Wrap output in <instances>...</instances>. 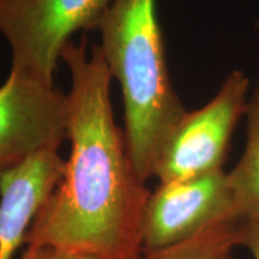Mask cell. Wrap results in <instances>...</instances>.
Wrapping results in <instances>:
<instances>
[{"mask_svg":"<svg viewBox=\"0 0 259 259\" xmlns=\"http://www.w3.org/2000/svg\"><path fill=\"white\" fill-rule=\"evenodd\" d=\"M258 27H259V22H258Z\"/></svg>","mask_w":259,"mask_h":259,"instance_id":"cell-12","label":"cell"},{"mask_svg":"<svg viewBox=\"0 0 259 259\" xmlns=\"http://www.w3.org/2000/svg\"><path fill=\"white\" fill-rule=\"evenodd\" d=\"M70 102L56 85L11 69L0 87V176L69 138Z\"/></svg>","mask_w":259,"mask_h":259,"instance_id":"cell-5","label":"cell"},{"mask_svg":"<svg viewBox=\"0 0 259 259\" xmlns=\"http://www.w3.org/2000/svg\"><path fill=\"white\" fill-rule=\"evenodd\" d=\"M241 221L220 220L178 244L143 251L138 259H234V248L240 246Z\"/></svg>","mask_w":259,"mask_h":259,"instance_id":"cell-9","label":"cell"},{"mask_svg":"<svg viewBox=\"0 0 259 259\" xmlns=\"http://www.w3.org/2000/svg\"><path fill=\"white\" fill-rule=\"evenodd\" d=\"M60 59L71 74L70 157L59 185L40 209L25 244L48 245L94 259H138L149 191L115 124L112 74L99 45L67 42Z\"/></svg>","mask_w":259,"mask_h":259,"instance_id":"cell-1","label":"cell"},{"mask_svg":"<svg viewBox=\"0 0 259 259\" xmlns=\"http://www.w3.org/2000/svg\"><path fill=\"white\" fill-rule=\"evenodd\" d=\"M95 29L107 67L121 88L128 156L147 183L186 114L169 77L156 0H113Z\"/></svg>","mask_w":259,"mask_h":259,"instance_id":"cell-2","label":"cell"},{"mask_svg":"<svg viewBox=\"0 0 259 259\" xmlns=\"http://www.w3.org/2000/svg\"><path fill=\"white\" fill-rule=\"evenodd\" d=\"M18 259H94L89 255L48 245H30Z\"/></svg>","mask_w":259,"mask_h":259,"instance_id":"cell-10","label":"cell"},{"mask_svg":"<svg viewBox=\"0 0 259 259\" xmlns=\"http://www.w3.org/2000/svg\"><path fill=\"white\" fill-rule=\"evenodd\" d=\"M232 218L239 219L228 173L223 169L160 184L149 194L144 208L143 251L178 244L220 220Z\"/></svg>","mask_w":259,"mask_h":259,"instance_id":"cell-6","label":"cell"},{"mask_svg":"<svg viewBox=\"0 0 259 259\" xmlns=\"http://www.w3.org/2000/svg\"><path fill=\"white\" fill-rule=\"evenodd\" d=\"M246 115L244 154L228 171V179L236 216L259 223V82L248 99Z\"/></svg>","mask_w":259,"mask_h":259,"instance_id":"cell-8","label":"cell"},{"mask_svg":"<svg viewBox=\"0 0 259 259\" xmlns=\"http://www.w3.org/2000/svg\"><path fill=\"white\" fill-rule=\"evenodd\" d=\"M112 2L0 0V32L11 47V69L56 85L58 60L71 36L95 29Z\"/></svg>","mask_w":259,"mask_h":259,"instance_id":"cell-3","label":"cell"},{"mask_svg":"<svg viewBox=\"0 0 259 259\" xmlns=\"http://www.w3.org/2000/svg\"><path fill=\"white\" fill-rule=\"evenodd\" d=\"M250 80L233 71L202 108L186 112L158 155L154 177L160 184L223 169L232 135L248 105Z\"/></svg>","mask_w":259,"mask_h":259,"instance_id":"cell-4","label":"cell"},{"mask_svg":"<svg viewBox=\"0 0 259 259\" xmlns=\"http://www.w3.org/2000/svg\"><path fill=\"white\" fill-rule=\"evenodd\" d=\"M240 246L251 252L253 259H259V223L242 220L240 225Z\"/></svg>","mask_w":259,"mask_h":259,"instance_id":"cell-11","label":"cell"},{"mask_svg":"<svg viewBox=\"0 0 259 259\" xmlns=\"http://www.w3.org/2000/svg\"><path fill=\"white\" fill-rule=\"evenodd\" d=\"M66 161L58 149L31 155L0 176V259H12L40 209L59 185Z\"/></svg>","mask_w":259,"mask_h":259,"instance_id":"cell-7","label":"cell"}]
</instances>
